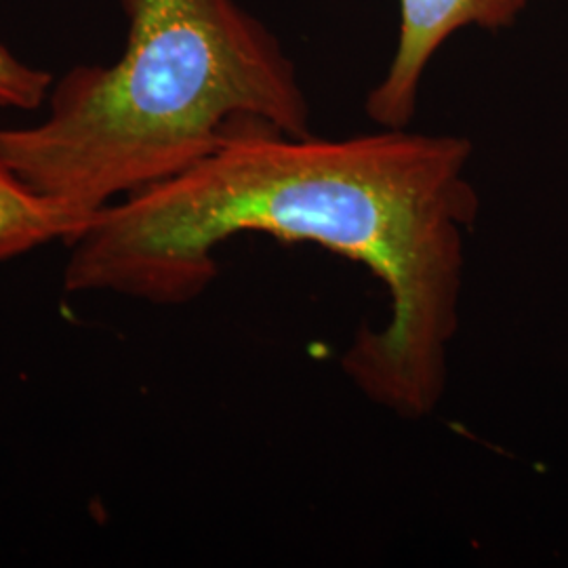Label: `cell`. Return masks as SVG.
<instances>
[{"instance_id": "1", "label": "cell", "mask_w": 568, "mask_h": 568, "mask_svg": "<svg viewBox=\"0 0 568 568\" xmlns=\"http://www.w3.org/2000/svg\"><path fill=\"white\" fill-rule=\"evenodd\" d=\"M471 154L467 138L406 126L337 140L244 126L95 213L70 243L63 288L190 304L220 276L217 248L241 234L318 244L365 265L389 297L384 326H363L345 349V375L368 400L422 419L445 398L462 323L480 206Z\"/></svg>"}, {"instance_id": "5", "label": "cell", "mask_w": 568, "mask_h": 568, "mask_svg": "<svg viewBox=\"0 0 568 568\" xmlns=\"http://www.w3.org/2000/svg\"><path fill=\"white\" fill-rule=\"evenodd\" d=\"M53 82L49 72L20 60L0 42V108L21 112L39 110L47 103Z\"/></svg>"}, {"instance_id": "3", "label": "cell", "mask_w": 568, "mask_h": 568, "mask_svg": "<svg viewBox=\"0 0 568 568\" xmlns=\"http://www.w3.org/2000/svg\"><path fill=\"white\" fill-rule=\"evenodd\" d=\"M528 4L530 0H398V41L384 79L366 98V114L379 126H408L427 68L448 39L466 28H508Z\"/></svg>"}, {"instance_id": "2", "label": "cell", "mask_w": 568, "mask_h": 568, "mask_svg": "<svg viewBox=\"0 0 568 568\" xmlns=\"http://www.w3.org/2000/svg\"><path fill=\"white\" fill-rule=\"evenodd\" d=\"M126 41L108 65L53 82L49 112L0 129V156L82 224L164 182L244 126L310 131L281 42L239 0H122Z\"/></svg>"}, {"instance_id": "4", "label": "cell", "mask_w": 568, "mask_h": 568, "mask_svg": "<svg viewBox=\"0 0 568 568\" xmlns=\"http://www.w3.org/2000/svg\"><path fill=\"white\" fill-rule=\"evenodd\" d=\"M82 230L81 220L32 190L0 156V264L55 241L70 244Z\"/></svg>"}]
</instances>
